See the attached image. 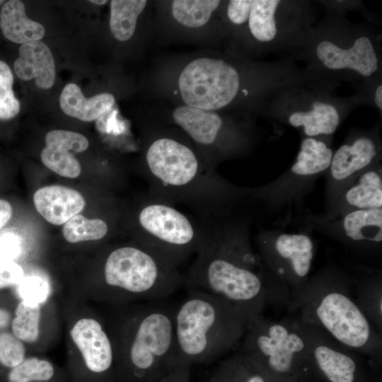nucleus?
<instances>
[{
    "instance_id": "nucleus-16",
    "label": "nucleus",
    "mask_w": 382,
    "mask_h": 382,
    "mask_svg": "<svg viewBox=\"0 0 382 382\" xmlns=\"http://www.w3.org/2000/svg\"><path fill=\"white\" fill-rule=\"evenodd\" d=\"M45 143L41 152L43 164L61 176L77 178L81 167L72 153L86 151L88 147L87 138L77 132L55 129L46 134Z\"/></svg>"
},
{
    "instance_id": "nucleus-42",
    "label": "nucleus",
    "mask_w": 382,
    "mask_h": 382,
    "mask_svg": "<svg viewBox=\"0 0 382 382\" xmlns=\"http://www.w3.org/2000/svg\"><path fill=\"white\" fill-rule=\"evenodd\" d=\"M11 316L10 313L3 308H0V330L6 328L11 323Z\"/></svg>"
},
{
    "instance_id": "nucleus-33",
    "label": "nucleus",
    "mask_w": 382,
    "mask_h": 382,
    "mask_svg": "<svg viewBox=\"0 0 382 382\" xmlns=\"http://www.w3.org/2000/svg\"><path fill=\"white\" fill-rule=\"evenodd\" d=\"M16 286L22 301L38 305L47 299L51 289L47 278L37 274H24Z\"/></svg>"
},
{
    "instance_id": "nucleus-41",
    "label": "nucleus",
    "mask_w": 382,
    "mask_h": 382,
    "mask_svg": "<svg viewBox=\"0 0 382 382\" xmlns=\"http://www.w3.org/2000/svg\"><path fill=\"white\" fill-rule=\"evenodd\" d=\"M13 210L8 202L0 199V228L11 219Z\"/></svg>"
},
{
    "instance_id": "nucleus-9",
    "label": "nucleus",
    "mask_w": 382,
    "mask_h": 382,
    "mask_svg": "<svg viewBox=\"0 0 382 382\" xmlns=\"http://www.w3.org/2000/svg\"><path fill=\"white\" fill-rule=\"evenodd\" d=\"M105 284L146 301L166 299L185 285V276L152 253L138 245L109 252L103 266Z\"/></svg>"
},
{
    "instance_id": "nucleus-15",
    "label": "nucleus",
    "mask_w": 382,
    "mask_h": 382,
    "mask_svg": "<svg viewBox=\"0 0 382 382\" xmlns=\"http://www.w3.org/2000/svg\"><path fill=\"white\" fill-rule=\"evenodd\" d=\"M382 208L381 168L370 167L363 171L322 216H310L306 221L323 222L356 209Z\"/></svg>"
},
{
    "instance_id": "nucleus-27",
    "label": "nucleus",
    "mask_w": 382,
    "mask_h": 382,
    "mask_svg": "<svg viewBox=\"0 0 382 382\" xmlns=\"http://www.w3.org/2000/svg\"><path fill=\"white\" fill-rule=\"evenodd\" d=\"M145 0H112L110 1V28L119 41H126L133 35L139 16L144 9Z\"/></svg>"
},
{
    "instance_id": "nucleus-11",
    "label": "nucleus",
    "mask_w": 382,
    "mask_h": 382,
    "mask_svg": "<svg viewBox=\"0 0 382 382\" xmlns=\"http://www.w3.org/2000/svg\"><path fill=\"white\" fill-rule=\"evenodd\" d=\"M239 76L222 59L202 57L190 62L179 77V89L187 105L214 110L229 104L239 88Z\"/></svg>"
},
{
    "instance_id": "nucleus-18",
    "label": "nucleus",
    "mask_w": 382,
    "mask_h": 382,
    "mask_svg": "<svg viewBox=\"0 0 382 382\" xmlns=\"http://www.w3.org/2000/svg\"><path fill=\"white\" fill-rule=\"evenodd\" d=\"M316 53L323 64L331 69L348 68L369 76L378 69V59L370 40L365 36L357 39L354 45L343 50L330 41H323Z\"/></svg>"
},
{
    "instance_id": "nucleus-28",
    "label": "nucleus",
    "mask_w": 382,
    "mask_h": 382,
    "mask_svg": "<svg viewBox=\"0 0 382 382\" xmlns=\"http://www.w3.org/2000/svg\"><path fill=\"white\" fill-rule=\"evenodd\" d=\"M279 3L277 0L253 1L248 24L251 33L258 40L267 42L275 37L274 13Z\"/></svg>"
},
{
    "instance_id": "nucleus-22",
    "label": "nucleus",
    "mask_w": 382,
    "mask_h": 382,
    "mask_svg": "<svg viewBox=\"0 0 382 382\" xmlns=\"http://www.w3.org/2000/svg\"><path fill=\"white\" fill-rule=\"evenodd\" d=\"M114 103V96L108 93L86 98L80 88L73 83L65 86L59 98L60 108L65 114L85 122L98 119L112 109Z\"/></svg>"
},
{
    "instance_id": "nucleus-8",
    "label": "nucleus",
    "mask_w": 382,
    "mask_h": 382,
    "mask_svg": "<svg viewBox=\"0 0 382 382\" xmlns=\"http://www.w3.org/2000/svg\"><path fill=\"white\" fill-rule=\"evenodd\" d=\"M240 352L274 377L286 382H318L305 340L294 321L263 318L248 328Z\"/></svg>"
},
{
    "instance_id": "nucleus-40",
    "label": "nucleus",
    "mask_w": 382,
    "mask_h": 382,
    "mask_svg": "<svg viewBox=\"0 0 382 382\" xmlns=\"http://www.w3.org/2000/svg\"><path fill=\"white\" fill-rule=\"evenodd\" d=\"M191 367L189 364H177L157 382H191Z\"/></svg>"
},
{
    "instance_id": "nucleus-39",
    "label": "nucleus",
    "mask_w": 382,
    "mask_h": 382,
    "mask_svg": "<svg viewBox=\"0 0 382 382\" xmlns=\"http://www.w3.org/2000/svg\"><path fill=\"white\" fill-rule=\"evenodd\" d=\"M117 111L110 109L97 119V127L99 131L108 134H122L125 127L123 124L116 118Z\"/></svg>"
},
{
    "instance_id": "nucleus-5",
    "label": "nucleus",
    "mask_w": 382,
    "mask_h": 382,
    "mask_svg": "<svg viewBox=\"0 0 382 382\" xmlns=\"http://www.w3.org/2000/svg\"><path fill=\"white\" fill-rule=\"evenodd\" d=\"M175 306L146 301L127 326L125 359L131 382H157L175 366Z\"/></svg>"
},
{
    "instance_id": "nucleus-34",
    "label": "nucleus",
    "mask_w": 382,
    "mask_h": 382,
    "mask_svg": "<svg viewBox=\"0 0 382 382\" xmlns=\"http://www.w3.org/2000/svg\"><path fill=\"white\" fill-rule=\"evenodd\" d=\"M13 76L3 61H0V120L14 117L20 111V103L12 90Z\"/></svg>"
},
{
    "instance_id": "nucleus-17",
    "label": "nucleus",
    "mask_w": 382,
    "mask_h": 382,
    "mask_svg": "<svg viewBox=\"0 0 382 382\" xmlns=\"http://www.w3.org/2000/svg\"><path fill=\"white\" fill-rule=\"evenodd\" d=\"M70 334L89 370L99 374L111 369L114 360L112 344L98 320L82 318L75 323Z\"/></svg>"
},
{
    "instance_id": "nucleus-24",
    "label": "nucleus",
    "mask_w": 382,
    "mask_h": 382,
    "mask_svg": "<svg viewBox=\"0 0 382 382\" xmlns=\"http://www.w3.org/2000/svg\"><path fill=\"white\" fill-rule=\"evenodd\" d=\"M208 382H286L272 376L247 355L238 352L221 360Z\"/></svg>"
},
{
    "instance_id": "nucleus-14",
    "label": "nucleus",
    "mask_w": 382,
    "mask_h": 382,
    "mask_svg": "<svg viewBox=\"0 0 382 382\" xmlns=\"http://www.w3.org/2000/svg\"><path fill=\"white\" fill-rule=\"evenodd\" d=\"M377 154L374 142L368 137L341 146L332 155L326 185L328 207L339 197L365 170L371 167Z\"/></svg>"
},
{
    "instance_id": "nucleus-19",
    "label": "nucleus",
    "mask_w": 382,
    "mask_h": 382,
    "mask_svg": "<svg viewBox=\"0 0 382 382\" xmlns=\"http://www.w3.org/2000/svg\"><path fill=\"white\" fill-rule=\"evenodd\" d=\"M33 201L40 214L54 225L64 224L85 206V200L78 191L62 185L37 190Z\"/></svg>"
},
{
    "instance_id": "nucleus-1",
    "label": "nucleus",
    "mask_w": 382,
    "mask_h": 382,
    "mask_svg": "<svg viewBox=\"0 0 382 382\" xmlns=\"http://www.w3.org/2000/svg\"><path fill=\"white\" fill-rule=\"evenodd\" d=\"M204 220L205 236L185 276L184 286L228 302L249 327L265 318L267 306L265 270L253 250L249 224L231 215Z\"/></svg>"
},
{
    "instance_id": "nucleus-29",
    "label": "nucleus",
    "mask_w": 382,
    "mask_h": 382,
    "mask_svg": "<svg viewBox=\"0 0 382 382\" xmlns=\"http://www.w3.org/2000/svg\"><path fill=\"white\" fill-rule=\"evenodd\" d=\"M219 3L218 0H176L172 4V13L182 25L199 28L209 21Z\"/></svg>"
},
{
    "instance_id": "nucleus-45",
    "label": "nucleus",
    "mask_w": 382,
    "mask_h": 382,
    "mask_svg": "<svg viewBox=\"0 0 382 382\" xmlns=\"http://www.w3.org/2000/svg\"><path fill=\"white\" fill-rule=\"evenodd\" d=\"M4 3V1H0V5Z\"/></svg>"
},
{
    "instance_id": "nucleus-12",
    "label": "nucleus",
    "mask_w": 382,
    "mask_h": 382,
    "mask_svg": "<svg viewBox=\"0 0 382 382\" xmlns=\"http://www.w3.org/2000/svg\"><path fill=\"white\" fill-rule=\"evenodd\" d=\"M292 320L305 340L318 382H371L361 355L344 347L322 329Z\"/></svg>"
},
{
    "instance_id": "nucleus-20",
    "label": "nucleus",
    "mask_w": 382,
    "mask_h": 382,
    "mask_svg": "<svg viewBox=\"0 0 382 382\" xmlns=\"http://www.w3.org/2000/svg\"><path fill=\"white\" fill-rule=\"evenodd\" d=\"M13 66L18 78L23 81L35 79L40 88H50L54 83L55 65L52 54L48 46L40 40L23 44Z\"/></svg>"
},
{
    "instance_id": "nucleus-30",
    "label": "nucleus",
    "mask_w": 382,
    "mask_h": 382,
    "mask_svg": "<svg viewBox=\"0 0 382 382\" xmlns=\"http://www.w3.org/2000/svg\"><path fill=\"white\" fill-rule=\"evenodd\" d=\"M62 232L65 239L71 243L98 241L108 235L109 226L103 219H88L78 214L64 224Z\"/></svg>"
},
{
    "instance_id": "nucleus-6",
    "label": "nucleus",
    "mask_w": 382,
    "mask_h": 382,
    "mask_svg": "<svg viewBox=\"0 0 382 382\" xmlns=\"http://www.w3.org/2000/svg\"><path fill=\"white\" fill-rule=\"evenodd\" d=\"M256 245L265 270L267 305L288 306L310 279L314 257L311 236L270 230L257 236Z\"/></svg>"
},
{
    "instance_id": "nucleus-32",
    "label": "nucleus",
    "mask_w": 382,
    "mask_h": 382,
    "mask_svg": "<svg viewBox=\"0 0 382 382\" xmlns=\"http://www.w3.org/2000/svg\"><path fill=\"white\" fill-rule=\"evenodd\" d=\"M53 374V366L49 361L30 357L12 368L8 380L9 382L46 381L52 377Z\"/></svg>"
},
{
    "instance_id": "nucleus-7",
    "label": "nucleus",
    "mask_w": 382,
    "mask_h": 382,
    "mask_svg": "<svg viewBox=\"0 0 382 382\" xmlns=\"http://www.w3.org/2000/svg\"><path fill=\"white\" fill-rule=\"evenodd\" d=\"M136 226L139 245L175 268L197 253L206 233L204 218L150 195L137 210Z\"/></svg>"
},
{
    "instance_id": "nucleus-23",
    "label": "nucleus",
    "mask_w": 382,
    "mask_h": 382,
    "mask_svg": "<svg viewBox=\"0 0 382 382\" xmlns=\"http://www.w3.org/2000/svg\"><path fill=\"white\" fill-rule=\"evenodd\" d=\"M0 28L8 40L24 44L41 40L45 35V28L28 18L21 1L11 0L4 4L0 12Z\"/></svg>"
},
{
    "instance_id": "nucleus-43",
    "label": "nucleus",
    "mask_w": 382,
    "mask_h": 382,
    "mask_svg": "<svg viewBox=\"0 0 382 382\" xmlns=\"http://www.w3.org/2000/svg\"><path fill=\"white\" fill-rule=\"evenodd\" d=\"M375 102L377 106L381 110L382 109V86H379L375 94Z\"/></svg>"
},
{
    "instance_id": "nucleus-36",
    "label": "nucleus",
    "mask_w": 382,
    "mask_h": 382,
    "mask_svg": "<svg viewBox=\"0 0 382 382\" xmlns=\"http://www.w3.org/2000/svg\"><path fill=\"white\" fill-rule=\"evenodd\" d=\"M23 276L22 267L14 260L0 257V289L17 285Z\"/></svg>"
},
{
    "instance_id": "nucleus-44",
    "label": "nucleus",
    "mask_w": 382,
    "mask_h": 382,
    "mask_svg": "<svg viewBox=\"0 0 382 382\" xmlns=\"http://www.w3.org/2000/svg\"><path fill=\"white\" fill-rule=\"evenodd\" d=\"M89 1L97 5H103L107 3V1H105V0H103V1L92 0Z\"/></svg>"
},
{
    "instance_id": "nucleus-21",
    "label": "nucleus",
    "mask_w": 382,
    "mask_h": 382,
    "mask_svg": "<svg viewBox=\"0 0 382 382\" xmlns=\"http://www.w3.org/2000/svg\"><path fill=\"white\" fill-rule=\"evenodd\" d=\"M175 122L197 144L208 147L219 139L223 121L213 111L182 105L173 112Z\"/></svg>"
},
{
    "instance_id": "nucleus-3",
    "label": "nucleus",
    "mask_w": 382,
    "mask_h": 382,
    "mask_svg": "<svg viewBox=\"0 0 382 382\" xmlns=\"http://www.w3.org/2000/svg\"><path fill=\"white\" fill-rule=\"evenodd\" d=\"M354 284L349 274L329 265L310 277L287 308L296 316L292 319L322 329L344 347L368 357L378 372L381 334L358 306Z\"/></svg>"
},
{
    "instance_id": "nucleus-10",
    "label": "nucleus",
    "mask_w": 382,
    "mask_h": 382,
    "mask_svg": "<svg viewBox=\"0 0 382 382\" xmlns=\"http://www.w3.org/2000/svg\"><path fill=\"white\" fill-rule=\"evenodd\" d=\"M332 155V149L323 141L306 138L289 170L271 183L250 189L249 196L272 212L300 206L316 180L328 170Z\"/></svg>"
},
{
    "instance_id": "nucleus-38",
    "label": "nucleus",
    "mask_w": 382,
    "mask_h": 382,
    "mask_svg": "<svg viewBox=\"0 0 382 382\" xmlns=\"http://www.w3.org/2000/svg\"><path fill=\"white\" fill-rule=\"evenodd\" d=\"M251 0H232L229 1L227 13L231 21L236 24H241L249 17Z\"/></svg>"
},
{
    "instance_id": "nucleus-35",
    "label": "nucleus",
    "mask_w": 382,
    "mask_h": 382,
    "mask_svg": "<svg viewBox=\"0 0 382 382\" xmlns=\"http://www.w3.org/2000/svg\"><path fill=\"white\" fill-rule=\"evenodd\" d=\"M25 347L21 340L9 332L0 333V363L13 368L25 357Z\"/></svg>"
},
{
    "instance_id": "nucleus-26",
    "label": "nucleus",
    "mask_w": 382,
    "mask_h": 382,
    "mask_svg": "<svg viewBox=\"0 0 382 382\" xmlns=\"http://www.w3.org/2000/svg\"><path fill=\"white\" fill-rule=\"evenodd\" d=\"M357 303L364 314L380 332L382 329L381 276L373 274L354 282Z\"/></svg>"
},
{
    "instance_id": "nucleus-31",
    "label": "nucleus",
    "mask_w": 382,
    "mask_h": 382,
    "mask_svg": "<svg viewBox=\"0 0 382 382\" xmlns=\"http://www.w3.org/2000/svg\"><path fill=\"white\" fill-rule=\"evenodd\" d=\"M12 321L13 335L21 341L35 342L39 335L40 305L22 301L17 306Z\"/></svg>"
},
{
    "instance_id": "nucleus-13",
    "label": "nucleus",
    "mask_w": 382,
    "mask_h": 382,
    "mask_svg": "<svg viewBox=\"0 0 382 382\" xmlns=\"http://www.w3.org/2000/svg\"><path fill=\"white\" fill-rule=\"evenodd\" d=\"M307 223L357 253H378L381 248L382 208L356 209L326 221Z\"/></svg>"
},
{
    "instance_id": "nucleus-2",
    "label": "nucleus",
    "mask_w": 382,
    "mask_h": 382,
    "mask_svg": "<svg viewBox=\"0 0 382 382\" xmlns=\"http://www.w3.org/2000/svg\"><path fill=\"white\" fill-rule=\"evenodd\" d=\"M144 163L150 196L186 204L202 217L230 215L250 195V188L229 183L190 146L172 137L150 142Z\"/></svg>"
},
{
    "instance_id": "nucleus-4",
    "label": "nucleus",
    "mask_w": 382,
    "mask_h": 382,
    "mask_svg": "<svg viewBox=\"0 0 382 382\" xmlns=\"http://www.w3.org/2000/svg\"><path fill=\"white\" fill-rule=\"evenodd\" d=\"M248 325L224 300L195 289L175 306V364H207L240 344Z\"/></svg>"
},
{
    "instance_id": "nucleus-25",
    "label": "nucleus",
    "mask_w": 382,
    "mask_h": 382,
    "mask_svg": "<svg viewBox=\"0 0 382 382\" xmlns=\"http://www.w3.org/2000/svg\"><path fill=\"white\" fill-rule=\"evenodd\" d=\"M289 122L294 127L303 126L306 134L313 137L333 133L339 125L340 116L332 105L315 102L312 110L294 112Z\"/></svg>"
},
{
    "instance_id": "nucleus-37",
    "label": "nucleus",
    "mask_w": 382,
    "mask_h": 382,
    "mask_svg": "<svg viewBox=\"0 0 382 382\" xmlns=\"http://www.w3.org/2000/svg\"><path fill=\"white\" fill-rule=\"evenodd\" d=\"M21 251V243L18 235L7 232L0 235V257L13 260Z\"/></svg>"
}]
</instances>
